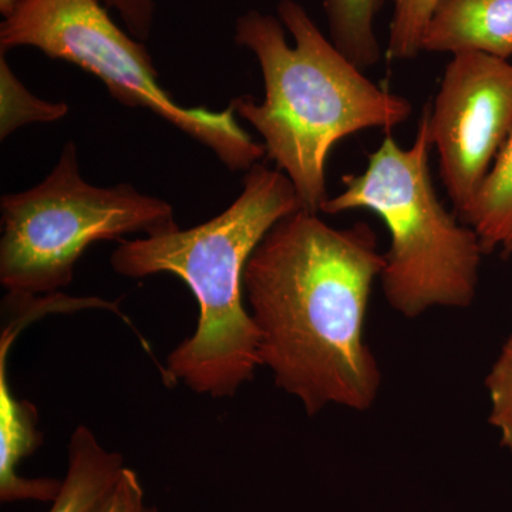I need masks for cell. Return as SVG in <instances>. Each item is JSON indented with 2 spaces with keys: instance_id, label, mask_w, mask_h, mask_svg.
Masks as SVG:
<instances>
[{
  "instance_id": "cell-18",
  "label": "cell",
  "mask_w": 512,
  "mask_h": 512,
  "mask_svg": "<svg viewBox=\"0 0 512 512\" xmlns=\"http://www.w3.org/2000/svg\"><path fill=\"white\" fill-rule=\"evenodd\" d=\"M19 2L20 0H0V13H2L3 18L6 19L12 15Z\"/></svg>"
},
{
  "instance_id": "cell-3",
  "label": "cell",
  "mask_w": 512,
  "mask_h": 512,
  "mask_svg": "<svg viewBox=\"0 0 512 512\" xmlns=\"http://www.w3.org/2000/svg\"><path fill=\"white\" fill-rule=\"evenodd\" d=\"M302 210L282 171L258 163L237 200L204 224L124 241L110 256L127 278L171 274L183 279L200 308L197 328L167 359L168 375L192 392L232 397L261 366L259 332L245 308L248 259L276 222Z\"/></svg>"
},
{
  "instance_id": "cell-13",
  "label": "cell",
  "mask_w": 512,
  "mask_h": 512,
  "mask_svg": "<svg viewBox=\"0 0 512 512\" xmlns=\"http://www.w3.org/2000/svg\"><path fill=\"white\" fill-rule=\"evenodd\" d=\"M69 113L63 101H46L29 92L10 69L5 53L0 56V138L28 124L53 123Z\"/></svg>"
},
{
  "instance_id": "cell-16",
  "label": "cell",
  "mask_w": 512,
  "mask_h": 512,
  "mask_svg": "<svg viewBox=\"0 0 512 512\" xmlns=\"http://www.w3.org/2000/svg\"><path fill=\"white\" fill-rule=\"evenodd\" d=\"M93 512H147L143 485L137 474L131 468H124L113 490L101 500Z\"/></svg>"
},
{
  "instance_id": "cell-6",
  "label": "cell",
  "mask_w": 512,
  "mask_h": 512,
  "mask_svg": "<svg viewBox=\"0 0 512 512\" xmlns=\"http://www.w3.org/2000/svg\"><path fill=\"white\" fill-rule=\"evenodd\" d=\"M22 46L93 74L114 100L157 114L210 148L228 170L249 171L265 157L264 144L239 126L231 106L184 107L165 92L146 46L123 32L100 0H20L0 25V49Z\"/></svg>"
},
{
  "instance_id": "cell-19",
  "label": "cell",
  "mask_w": 512,
  "mask_h": 512,
  "mask_svg": "<svg viewBox=\"0 0 512 512\" xmlns=\"http://www.w3.org/2000/svg\"><path fill=\"white\" fill-rule=\"evenodd\" d=\"M147 512H158L156 508H147Z\"/></svg>"
},
{
  "instance_id": "cell-14",
  "label": "cell",
  "mask_w": 512,
  "mask_h": 512,
  "mask_svg": "<svg viewBox=\"0 0 512 512\" xmlns=\"http://www.w3.org/2000/svg\"><path fill=\"white\" fill-rule=\"evenodd\" d=\"M439 0H393L386 56L392 62L420 55L421 37Z\"/></svg>"
},
{
  "instance_id": "cell-15",
  "label": "cell",
  "mask_w": 512,
  "mask_h": 512,
  "mask_svg": "<svg viewBox=\"0 0 512 512\" xmlns=\"http://www.w3.org/2000/svg\"><path fill=\"white\" fill-rule=\"evenodd\" d=\"M485 386L490 394V423L500 431L501 444L512 453V332L491 367Z\"/></svg>"
},
{
  "instance_id": "cell-7",
  "label": "cell",
  "mask_w": 512,
  "mask_h": 512,
  "mask_svg": "<svg viewBox=\"0 0 512 512\" xmlns=\"http://www.w3.org/2000/svg\"><path fill=\"white\" fill-rule=\"evenodd\" d=\"M426 109L441 180L461 217L512 133V64L485 53L453 55Z\"/></svg>"
},
{
  "instance_id": "cell-8",
  "label": "cell",
  "mask_w": 512,
  "mask_h": 512,
  "mask_svg": "<svg viewBox=\"0 0 512 512\" xmlns=\"http://www.w3.org/2000/svg\"><path fill=\"white\" fill-rule=\"evenodd\" d=\"M25 329L16 319L2 330L0 339V500L53 501L62 481L53 478H25L18 474L23 458L42 446V433L37 430L39 414L26 400H18L10 392L8 353L13 340Z\"/></svg>"
},
{
  "instance_id": "cell-2",
  "label": "cell",
  "mask_w": 512,
  "mask_h": 512,
  "mask_svg": "<svg viewBox=\"0 0 512 512\" xmlns=\"http://www.w3.org/2000/svg\"><path fill=\"white\" fill-rule=\"evenodd\" d=\"M276 12L249 10L235 23V43L261 67L265 97L258 103L241 96L229 106L261 134L266 160L291 180L302 210L319 214L330 198L326 164L333 146L369 128L402 126L413 107L367 79L301 3L281 0Z\"/></svg>"
},
{
  "instance_id": "cell-9",
  "label": "cell",
  "mask_w": 512,
  "mask_h": 512,
  "mask_svg": "<svg viewBox=\"0 0 512 512\" xmlns=\"http://www.w3.org/2000/svg\"><path fill=\"white\" fill-rule=\"evenodd\" d=\"M421 50L510 60L512 0H439L421 37Z\"/></svg>"
},
{
  "instance_id": "cell-11",
  "label": "cell",
  "mask_w": 512,
  "mask_h": 512,
  "mask_svg": "<svg viewBox=\"0 0 512 512\" xmlns=\"http://www.w3.org/2000/svg\"><path fill=\"white\" fill-rule=\"evenodd\" d=\"M460 220L473 228L485 252L512 254V133Z\"/></svg>"
},
{
  "instance_id": "cell-4",
  "label": "cell",
  "mask_w": 512,
  "mask_h": 512,
  "mask_svg": "<svg viewBox=\"0 0 512 512\" xmlns=\"http://www.w3.org/2000/svg\"><path fill=\"white\" fill-rule=\"evenodd\" d=\"M429 116L424 107L416 138L404 148L389 133L365 171L345 175V190L323 204V214L375 212L389 229L380 274L384 295L404 318L436 306L468 308L476 298L484 249L439 200L430 170Z\"/></svg>"
},
{
  "instance_id": "cell-12",
  "label": "cell",
  "mask_w": 512,
  "mask_h": 512,
  "mask_svg": "<svg viewBox=\"0 0 512 512\" xmlns=\"http://www.w3.org/2000/svg\"><path fill=\"white\" fill-rule=\"evenodd\" d=\"M387 0H323L330 42L362 72L382 59L376 19Z\"/></svg>"
},
{
  "instance_id": "cell-5",
  "label": "cell",
  "mask_w": 512,
  "mask_h": 512,
  "mask_svg": "<svg viewBox=\"0 0 512 512\" xmlns=\"http://www.w3.org/2000/svg\"><path fill=\"white\" fill-rule=\"evenodd\" d=\"M0 208V284L15 295H52L69 286L94 242L180 229L167 201L130 184L103 188L84 181L73 141L42 183L3 195Z\"/></svg>"
},
{
  "instance_id": "cell-1",
  "label": "cell",
  "mask_w": 512,
  "mask_h": 512,
  "mask_svg": "<svg viewBox=\"0 0 512 512\" xmlns=\"http://www.w3.org/2000/svg\"><path fill=\"white\" fill-rule=\"evenodd\" d=\"M384 268L376 232L299 210L252 252L244 293L259 332L261 366L309 416L330 404L366 412L382 372L365 339L370 295Z\"/></svg>"
},
{
  "instance_id": "cell-10",
  "label": "cell",
  "mask_w": 512,
  "mask_h": 512,
  "mask_svg": "<svg viewBox=\"0 0 512 512\" xmlns=\"http://www.w3.org/2000/svg\"><path fill=\"white\" fill-rule=\"evenodd\" d=\"M124 468L121 454L101 446L89 427H77L69 444V468L49 512H93Z\"/></svg>"
},
{
  "instance_id": "cell-17",
  "label": "cell",
  "mask_w": 512,
  "mask_h": 512,
  "mask_svg": "<svg viewBox=\"0 0 512 512\" xmlns=\"http://www.w3.org/2000/svg\"><path fill=\"white\" fill-rule=\"evenodd\" d=\"M106 8L116 10L131 36L146 42L153 30L156 0H100Z\"/></svg>"
}]
</instances>
